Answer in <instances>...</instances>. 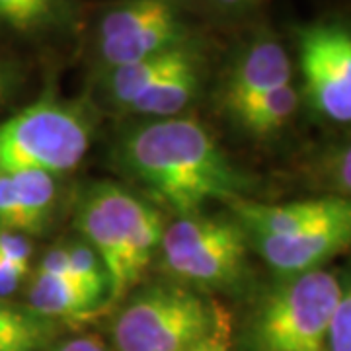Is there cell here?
Listing matches in <instances>:
<instances>
[{
    "label": "cell",
    "mask_w": 351,
    "mask_h": 351,
    "mask_svg": "<svg viewBox=\"0 0 351 351\" xmlns=\"http://www.w3.org/2000/svg\"><path fill=\"white\" fill-rule=\"evenodd\" d=\"M16 82H18L16 66L6 57L0 55V104H4L12 96Z\"/></svg>",
    "instance_id": "484cf974"
},
{
    "label": "cell",
    "mask_w": 351,
    "mask_h": 351,
    "mask_svg": "<svg viewBox=\"0 0 351 351\" xmlns=\"http://www.w3.org/2000/svg\"><path fill=\"white\" fill-rule=\"evenodd\" d=\"M25 276L27 274L20 271L18 267H14L12 263L4 262L0 258V299H6V297L14 295L20 289Z\"/></svg>",
    "instance_id": "cb8c5ba5"
},
{
    "label": "cell",
    "mask_w": 351,
    "mask_h": 351,
    "mask_svg": "<svg viewBox=\"0 0 351 351\" xmlns=\"http://www.w3.org/2000/svg\"><path fill=\"white\" fill-rule=\"evenodd\" d=\"M76 18V0H0V29L14 38L43 41L69 36Z\"/></svg>",
    "instance_id": "4fadbf2b"
},
{
    "label": "cell",
    "mask_w": 351,
    "mask_h": 351,
    "mask_svg": "<svg viewBox=\"0 0 351 351\" xmlns=\"http://www.w3.org/2000/svg\"><path fill=\"white\" fill-rule=\"evenodd\" d=\"M92 141L86 110L41 98L0 121V172L61 176L84 160Z\"/></svg>",
    "instance_id": "5b68a950"
},
{
    "label": "cell",
    "mask_w": 351,
    "mask_h": 351,
    "mask_svg": "<svg viewBox=\"0 0 351 351\" xmlns=\"http://www.w3.org/2000/svg\"><path fill=\"white\" fill-rule=\"evenodd\" d=\"M299 104H301V92L295 88L293 82H289L267 92L260 100L252 101L250 106L242 108L237 113H232L230 119L250 137H274L289 125V121L299 110Z\"/></svg>",
    "instance_id": "2e32d148"
},
{
    "label": "cell",
    "mask_w": 351,
    "mask_h": 351,
    "mask_svg": "<svg viewBox=\"0 0 351 351\" xmlns=\"http://www.w3.org/2000/svg\"><path fill=\"white\" fill-rule=\"evenodd\" d=\"M207 59L203 47L197 45L182 63L168 75L158 78L145 94L133 101L127 112L145 119H170L180 117L193 101L199 98L205 82Z\"/></svg>",
    "instance_id": "8fae6325"
},
{
    "label": "cell",
    "mask_w": 351,
    "mask_h": 351,
    "mask_svg": "<svg viewBox=\"0 0 351 351\" xmlns=\"http://www.w3.org/2000/svg\"><path fill=\"white\" fill-rule=\"evenodd\" d=\"M106 301L100 293L78 283L73 277L53 276L36 269L27 285V308L43 318L80 320L94 314Z\"/></svg>",
    "instance_id": "5bb4252c"
},
{
    "label": "cell",
    "mask_w": 351,
    "mask_h": 351,
    "mask_svg": "<svg viewBox=\"0 0 351 351\" xmlns=\"http://www.w3.org/2000/svg\"><path fill=\"white\" fill-rule=\"evenodd\" d=\"M328 351H351V277L341 281V295L330 324Z\"/></svg>",
    "instance_id": "44dd1931"
},
{
    "label": "cell",
    "mask_w": 351,
    "mask_h": 351,
    "mask_svg": "<svg viewBox=\"0 0 351 351\" xmlns=\"http://www.w3.org/2000/svg\"><path fill=\"white\" fill-rule=\"evenodd\" d=\"M230 318L228 314L223 311L219 322L215 324L209 336L197 341L195 346H191L184 351H232V339H230Z\"/></svg>",
    "instance_id": "603a6c76"
},
{
    "label": "cell",
    "mask_w": 351,
    "mask_h": 351,
    "mask_svg": "<svg viewBox=\"0 0 351 351\" xmlns=\"http://www.w3.org/2000/svg\"><path fill=\"white\" fill-rule=\"evenodd\" d=\"M115 160L178 217L197 215L209 201L232 203L248 191L246 176L195 117L145 119L117 141Z\"/></svg>",
    "instance_id": "6da1fadb"
},
{
    "label": "cell",
    "mask_w": 351,
    "mask_h": 351,
    "mask_svg": "<svg viewBox=\"0 0 351 351\" xmlns=\"http://www.w3.org/2000/svg\"><path fill=\"white\" fill-rule=\"evenodd\" d=\"M160 256L166 271L195 287H230L246 274L250 242L230 217L189 215L164 226Z\"/></svg>",
    "instance_id": "52a82bcc"
},
{
    "label": "cell",
    "mask_w": 351,
    "mask_h": 351,
    "mask_svg": "<svg viewBox=\"0 0 351 351\" xmlns=\"http://www.w3.org/2000/svg\"><path fill=\"white\" fill-rule=\"evenodd\" d=\"M75 226L108 271L110 302L123 299L137 285L164 234L158 209L113 182H94L80 191Z\"/></svg>",
    "instance_id": "3957f363"
},
{
    "label": "cell",
    "mask_w": 351,
    "mask_h": 351,
    "mask_svg": "<svg viewBox=\"0 0 351 351\" xmlns=\"http://www.w3.org/2000/svg\"><path fill=\"white\" fill-rule=\"evenodd\" d=\"M301 96L318 117L351 123V25L341 20H316L295 29Z\"/></svg>",
    "instance_id": "ba28073f"
},
{
    "label": "cell",
    "mask_w": 351,
    "mask_h": 351,
    "mask_svg": "<svg viewBox=\"0 0 351 351\" xmlns=\"http://www.w3.org/2000/svg\"><path fill=\"white\" fill-rule=\"evenodd\" d=\"M191 39H195V36L178 10L154 24L127 34L123 38L94 43V53H96L98 69L104 73L115 66L137 63L143 59L160 55L164 51L176 49Z\"/></svg>",
    "instance_id": "7c38bea8"
},
{
    "label": "cell",
    "mask_w": 351,
    "mask_h": 351,
    "mask_svg": "<svg viewBox=\"0 0 351 351\" xmlns=\"http://www.w3.org/2000/svg\"><path fill=\"white\" fill-rule=\"evenodd\" d=\"M53 334V320L0 299V351H41L49 346Z\"/></svg>",
    "instance_id": "ac0fdd59"
},
{
    "label": "cell",
    "mask_w": 351,
    "mask_h": 351,
    "mask_svg": "<svg viewBox=\"0 0 351 351\" xmlns=\"http://www.w3.org/2000/svg\"><path fill=\"white\" fill-rule=\"evenodd\" d=\"M289 82H293V63L285 45L269 29H262L232 51L219 98L225 112L232 115Z\"/></svg>",
    "instance_id": "9c48e42d"
},
{
    "label": "cell",
    "mask_w": 351,
    "mask_h": 351,
    "mask_svg": "<svg viewBox=\"0 0 351 351\" xmlns=\"http://www.w3.org/2000/svg\"><path fill=\"white\" fill-rule=\"evenodd\" d=\"M223 308L180 283L141 289L115 316L117 351H184L209 336Z\"/></svg>",
    "instance_id": "8992f818"
},
{
    "label": "cell",
    "mask_w": 351,
    "mask_h": 351,
    "mask_svg": "<svg viewBox=\"0 0 351 351\" xmlns=\"http://www.w3.org/2000/svg\"><path fill=\"white\" fill-rule=\"evenodd\" d=\"M178 12L172 0H121L108 6L98 16L94 27V43L123 38L127 34L147 27L170 14Z\"/></svg>",
    "instance_id": "e0dca14e"
},
{
    "label": "cell",
    "mask_w": 351,
    "mask_h": 351,
    "mask_svg": "<svg viewBox=\"0 0 351 351\" xmlns=\"http://www.w3.org/2000/svg\"><path fill=\"white\" fill-rule=\"evenodd\" d=\"M59 201L57 176L45 172H0V226L38 234L49 225Z\"/></svg>",
    "instance_id": "30bf717a"
},
{
    "label": "cell",
    "mask_w": 351,
    "mask_h": 351,
    "mask_svg": "<svg viewBox=\"0 0 351 351\" xmlns=\"http://www.w3.org/2000/svg\"><path fill=\"white\" fill-rule=\"evenodd\" d=\"M63 246L71 276L75 277L76 281H80L82 285H86L88 289L100 293L101 297H106V301L110 302L108 271H106L100 256L94 252V248L82 239L63 242Z\"/></svg>",
    "instance_id": "d6986e66"
},
{
    "label": "cell",
    "mask_w": 351,
    "mask_h": 351,
    "mask_svg": "<svg viewBox=\"0 0 351 351\" xmlns=\"http://www.w3.org/2000/svg\"><path fill=\"white\" fill-rule=\"evenodd\" d=\"M47 351H108V348L104 346L101 339L94 336H78V338L64 339Z\"/></svg>",
    "instance_id": "d4e9b609"
},
{
    "label": "cell",
    "mask_w": 351,
    "mask_h": 351,
    "mask_svg": "<svg viewBox=\"0 0 351 351\" xmlns=\"http://www.w3.org/2000/svg\"><path fill=\"white\" fill-rule=\"evenodd\" d=\"M252 250L281 279L322 269L351 248V199L324 193L287 203L248 197L228 203Z\"/></svg>",
    "instance_id": "7a4b0ae2"
},
{
    "label": "cell",
    "mask_w": 351,
    "mask_h": 351,
    "mask_svg": "<svg viewBox=\"0 0 351 351\" xmlns=\"http://www.w3.org/2000/svg\"><path fill=\"white\" fill-rule=\"evenodd\" d=\"M197 45H199L197 39H191L188 43H184V45H180L176 49L164 51L160 55H154V57L143 59V61H137V63L123 64V66H115V69H110V71H104L101 73V84H104V90H106V96L117 108L127 110L158 78L168 75L174 66L182 63Z\"/></svg>",
    "instance_id": "9a60e30c"
},
{
    "label": "cell",
    "mask_w": 351,
    "mask_h": 351,
    "mask_svg": "<svg viewBox=\"0 0 351 351\" xmlns=\"http://www.w3.org/2000/svg\"><path fill=\"white\" fill-rule=\"evenodd\" d=\"M339 295L341 279L326 269L281 279L252 311L246 324L248 351H328Z\"/></svg>",
    "instance_id": "277c9868"
},
{
    "label": "cell",
    "mask_w": 351,
    "mask_h": 351,
    "mask_svg": "<svg viewBox=\"0 0 351 351\" xmlns=\"http://www.w3.org/2000/svg\"><path fill=\"white\" fill-rule=\"evenodd\" d=\"M32 256H34V246L27 234L0 226V258L4 262L12 263L14 267H18L24 274H29Z\"/></svg>",
    "instance_id": "7402d4cb"
},
{
    "label": "cell",
    "mask_w": 351,
    "mask_h": 351,
    "mask_svg": "<svg viewBox=\"0 0 351 351\" xmlns=\"http://www.w3.org/2000/svg\"><path fill=\"white\" fill-rule=\"evenodd\" d=\"M314 176L328 193L351 199V135L318 156Z\"/></svg>",
    "instance_id": "ffe728a7"
}]
</instances>
